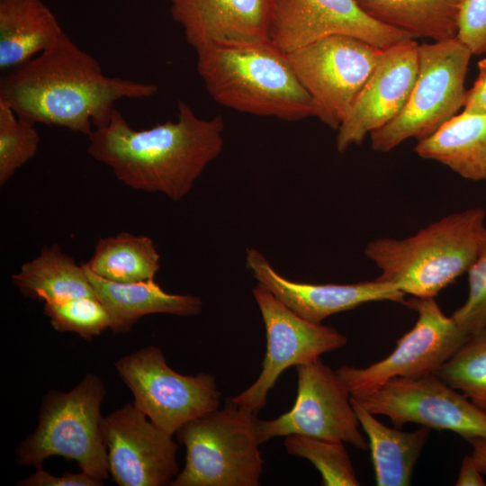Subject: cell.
Returning a JSON list of instances; mask_svg holds the SVG:
<instances>
[{"label": "cell", "mask_w": 486, "mask_h": 486, "mask_svg": "<svg viewBox=\"0 0 486 486\" xmlns=\"http://www.w3.org/2000/svg\"><path fill=\"white\" fill-rule=\"evenodd\" d=\"M158 90L152 83L105 75L65 32L0 79V100L20 118L86 136L109 122L119 100L148 98Z\"/></svg>", "instance_id": "1"}, {"label": "cell", "mask_w": 486, "mask_h": 486, "mask_svg": "<svg viewBox=\"0 0 486 486\" xmlns=\"http://www.w3.org/2000/svg\"><path fill=\"white\" fill-rule=\"evenodd\" d=\"M177 111L176 122L137 130L116 108L105 126L87 136V153L128 187L178 202L222 151L224 120L201 118L183 100Z\"/></svg>", "instance_id": "2"}, {"label": "cell", "mask_w": 486, "mask_h": 486, "mask_svg": "<svg viewBox=\"0 0 486 486\" xmlns=\"http://www.w3.org/2000/svg\"><path fill=\"white\" fill-rule=\"evenodd\" d=\"M196 55L198 74L218 104L284 121L316 117L313 101L288 53L270 40L205 48Z\"/></svg>", "instance_id": "3"}, {"label": "cell", "mask_w": 486, "mask_h": 486, "mask_svg": "<svg viewBox=\"0 0 486 486\" xmlns=\"http://www.w3.org/2000/svg\"><path fill=\"white\" fill-rule=\"evenodd\" d=\"M485 217L481 207L451 213L408 238L374 239L364 254L381 270L380 280L413 297L435 298L475 259Z\"/></svg>", "instance_id": "4"}, {"label": "cell", "mask_w": 486, "mask_h": 486, "mask_svg": "<svg viewBox=\"0 0 486 486\" xmlns=\"http://www.w3.org/2000/svg\"><path fill=\"white\" fill-rule=\"evenodd\" d=\"M257 412L226 400L222 409L184 423L176 432L185 464L171 486H258L264 461Z\"/></svg>", "instance_id": "5"}, {"label": "cell", "mask_w": 486, "mask_h": 486, "mask_svg": "<svg viewBox=\"0 0 486 486\" xmlns=\"http://www.w3.org/2000/svg\"><path fill=\"white\" fill-rule=\"evenodd\" d=\"M106 390L96 374H87L68 392L50 391L42 399L35 430L15 451L22 465L42 467L50 456L73 460L82 472L109 477L101 404Z\"/></svg>", "instance_id": "6"}, {"label": "cell", "mask_w": 486, "mask_h": 486, "mask_svg": "<svg viewBox=\"0 0 486 486\" xmlns=\"http://www.w3.org/2000/svg\"><path fill=\"white\" fill-rule=\"evenodd\" d=\"M472 56L457 38L418 45V68L409 100L392 122L370 134L374 151L389 152L408 139H426L463 108Z\"/></svg>", "instance_id": "7"}, {"label": "cell", "mask_w": 486, "mask_h": 486, "mask_svg": "<svg viewBox=\"0 0 486 486\" xmlns=\"http://www.w3.org/2000/svg\"><path fill=\"white\" fill-rule=\"evenodd\" d=\"M133 404L148 419L174 435L189 420L220 407L221 392L213 374L174 371L160 348L144 346L115 362Z\"/></svg>", "instance_id": "8"}, {"label": "cell", "mask_w": 486, "mask_h": 486, "mask_svg": "<svg viewBox=\"0 0 486 486\" xmlns=\"http://www.w3.org/2000/svg\"><path fill=\"white\" fill-rule=\"evenodd\" d=\"M405 305L418 319L391 354L365 367L343 365L336 370L351 397L361 398L395 378L434 374L471 336L442 311L435 298L411 296Z\"/></svg>", "instance_id": "9"}, {"label": "cell", "mask_w": 486, "mask_h": 486, "mask_svg": "<svg viewBox=\"0 0 486 486\" xmlns=\"http://www.w3.org/2000/svg\"><path fill=\"white\" fill-rule=\"evenodd\" d=\"M385 49L347 35H330L288 52L310 95L316 117L338 130Z\"/></svg>", "instance_id": "10"}, {"label": "cell", "mask_w": 486, "mask_h": 486, "mask_svg": "<svg viewBox=\"0 0 486 486\" xmlns=\"http://www.w3.org/2000/svg\"><path fill=\"white\" fill-rule=\"evenodd\" d=\"M252 293L266 328V352L257 379L232 400L258 412L286 369L312 363L321 355L345 346L347 338L333 327L301 317L260 284Z\"/></svg>", "instance_id": "11"}, {"label": "cell", "mask_w": 486, "mask_h": 486, "mask_svg": "<svg viewBox=\"0 0 486 486\" xmlns=\"http://www.w3.org/2000/svg\"><path fill=\"white\" fill-rule=\"evenodd\" d=\"M296 370L294 405L274 419H258L260 444L275 436L300 435L338 440L365 450L367 443L359 430L351 395L337 372L320 359Z\"/></svg>", "instance_id": "12"}, {"label": "cell", "mask_w": 486, "mask_h": 486, "mask_svg": "<svg viewBox=\"0 0 486 486\" xmlns=\"http://www.w3.org/2000/svg\"><path fill=\"white\" fill-rule=\"evenodd\" d=\"M355 400L373 414L390 418L396 428L410 422L449 430L466 440L486 436V412L435 374L395 378Z\"/></svg>", "instance_id": "13"}, {"label": "cell", "mask_w": 486, "mask_h": 486, "mask_svg": "<svg viewBox=\"0 0 486 486\" xmlns=\"http://www.w3.org/2000/svg\"><path fill=\"white\" fill-rule=\"evenodd\" d=\"M330 35H347L387 49L411 35L366 14L355 0H272L269 40L291 52Z\"/></svg>", "instance_id": "14"}, {"label": "cell", "mask_w": 486, "mask_h": 486, "mask_svg": "<svg viewBox=\"0 0 486 486\" xmlns=\"http://www.w3.org/2000/svg\"><path fill=\"white\" fill-rule=\"evenodd\" d=\"M109 472L120 486L170 485L179 472L177 444L133 403L104 418Z\"/></svg>", "instance_id": "15"}, {"label": "cell", "mask_w": 486, "mask_h": 486, "mask_svg": "<svg viewBox=\"0 0 486 486\" xmlns=\"http://www.w3.org/2000/svg\"><path fill=\"white\" fill-rule=\"evenodd\" d=\"M416 39L384 50L378 64L339 125L336 148L345 153L396 118L406 105L418 68Z\"/></svg>", "instance_id": "16"}, {"label": "cell", "mask_w": 486, "mask_h": 486, "mask_svg": "<svg viewBox=\"0 0 486 486\" xmlns=\"http://www.w3.org/2000/svg\"><path fill=\"white\" fill-rule=\"evenodd\" d=\"M247 267L257 284L301 317L317 323L326 318L372 302L405 304V293L396 284L375 278L354 284H309L289 280L270 265L256 248H248Z\"/></svg>", "instance_id": "17"}, {"label": "cell", "mask_w": 486, "mask_h": 486, "mask_svg": "<svg viewBox=\"0 0 486 486\" xmlns=\"http://www.w3.org/2000/svg\"><path fill=\"white\" fill-rule=\"evenodd\" d=\"M173 19L196 50L269 40L272 0H169Z\"/></svg>", "instance_id": "18"}, {"label": "cell", "mask_w": 486, "mask_h": 486, "mask_svg": "<svg viewBox=\"0 0 486 486\" xmlns=\"http://www.w3.org/2000/svg\"><path fill=\"white\" fill-rule=\"evenodd\" d=\"M98 300L112 318L114 334L127 333L142 317L154 313L195 316L202 308L200 297L165 292L155 280L115 283L101 278L83 265Z\"/></svg>", "instance_id": "19"}, {"label": "cell", "mask_w": 486, "mask_h": 486, "mask_svg": "<svg viewBox=\"0 0 486 486\" xmlns=\"http://www.w3.org/2000/svg\"><path fill=\"white\" fill-rule=\"evenodd\" d=\"M63 32L41 0H0V69L7 72L28 62Z\"/></svg>", "instance_id": "20"}, {"label": "cell", "mask_w": 486, "mask_h": 486, "mask_svg": "<svg viewBox=\"0 0 486 486\" xmlns=\"http://www.w3.org/2000/svg\"><path fill=\"white\" fill-rule=\"evenodd\" d=\"M414 150L464 179L486 180V115L456 114L434 134L418 140Z\"/></svg>", "instance_id": "21"}, {"label": "cell", "mask_w": 486, "mask_h": 486, "mask_svg": "<svg viewBox=\"0 0 486 486\" xmlns=\"http://www.w3.org/2000/svg\"><path fill=\"white\" fill-rule=\"evenodd\" d=\"M351 403L368 437L376 485H410L430 428L422 426L406 432L389 428L352 397Z\"/></svg>", "instance_id": "22"}, {"label": "cell", "mask_w": 486, "mask_h": 486, "mask_svg": "<svg viewBox=\"0 0 486 486\" xmlns=\"http://www.w3.org/2000/svg\"><path fill=\"white\" fill-rule=\"evenodd\" d=\"M373 19L411 35L439 41L456 37L464 0H355Z\"/></svg>", "instance_id": "23"}, {"label": "cell", "mask_w": 486, "mask_h": 486, "mask_svg": "<svg viewBox=\"0 0 486 486\" xmlns=\"http://www.w3.org/2000/svg\"><path fill=\"white\" fill-rule=\"evenodd\" d=\"M13 284L28 298L61 302L76 297L97 298L83 265L64 253L58 245L42 248L11 277ZM98 299V298H97Z\"/></svg>", "instance_id": "24"}, {"label": "cell", "mask_w": 486, "mask_h": 486, "mask_svg": "<svg viewBox=\"0 0 486 486\" xmlns=\"http://www.w3.org/2000/svg\"><path fill=\"white\" fill-rule=\"evenodd\" d=\"M159 259L149 237L121 232L99 238L92 257L83 265L105 280L136 283L154 280L160 267Z\"/></svg>", "instance_id": "25"}, {"label": "cell", "mask_w": 486, "mask_h": 486, "mask_svg": "<svg viewBox=\"0 0 486 486\" xmlns=\"http://www.w3.org/2000/svg\"><path fill=\"white\" fill-rule=\"evenodd\" d=\"M344 442L300 435H289L284 441L290 455L307 459L317 468L323 486H358L352 462Z\"/></svg>", "instance_id": "26"}, {"label": "cell", "mask_w": 486, "mask_h": 486, "mask_svg": "<svg viewBox=\"0 0 486 486\" xmlns=\"http://www.w3.org/2000/svg\"><path fill=\"white\" fill-rule=\"evenodd\" d=\"M434 374L471 400L486 396V329L472 334Z\"/></svg>", "instance_id": "27"}, {"label": "cell", "mask_w": 486, "mask_h": 486, "mask_svg": "<svg viewBox=\"0 0 486 486\" xmlns=\"http://www.w3.org/2000/svg\"><path fill=\"white\" fill-rule=\"evenodd\" d=\"M34 123L20 118L0 100V185L37 153L40 135Z\"/></svg>", "instance_id": "28"}, {"label": "cell", "mask_w": 486, "mask_h": 486, "mask_svg": "<svg viewBox=\"0 0 486 486\" xmlns=\"http://www.w3.org/2000/svg\"><path fill=\"white\" fill-rule=\"evenodd\" d=\"M43 310L54 329L77 334L87 341H91L112 326L109 311L94 297L45 302Z\"/></svg>", "instance_id": "29"}, {"label": "cell", "mask_w": 486, "mask_h": 486, "mask_svg": "<svg viewBox=\"0 0 486 486\" xmlns=\"http://www.w3.org/2000/svg\"><path fill=\"white\" fill-rule=\"evenodd\" d=\"M467 273V299L452 317L464 330L472 335L486 329V229L476 257Z\"/></svg>", "instance_id": "30"}, {"label": "cell", "mask_w": 486, "mask_h": 486, "mask_svg": "<svg viewBox=\"0 0 486 486\" xmlns=\"http://www.w3.org/2000/svg\"><path fill=\"white\" fill-rule=\"evenodd\" d=\"M456 37L472 55L486 53V0H464Z\"/></svg>", "instance_id": "31"}, {"label": "cell", "mask_w": 486, "mask_h": 486, "mask_svg": "<svg viewBox=\"0 0 486 486\" xmlns=\"http://www.w3.org/2000/svg\"><path fill=\"white\" fill-rule=\"evenodd\" d=\"M104 481L85 472H65L60 476L52 475L42 467L36 468L34 473L20 481L18 486H101Z\"/></svg>", "instance_id": "32"}, {"label": "cell", "mask_w": 486, "mask_h": 486, "mask_svg": "<svg viewBox=\"0 0 486 486\" xmlns=\"http://www.w3.org/2000/svg\"><path fill=\"white\" fill-rule=\"evenodd\" d=\"M478 69L472 87L466 91L462 112L486 115V58L478 62Z\"/></svg>", "instance_id": "33"}, {"label": "cell", "mask_w": 486, "mask_h": 486, "mask_svg": "<svg viewBox=\"0 0 486 486\" xmlns=\"http://www.w3.org/2000/svg\"><path fill=\"white\" fill-rule=\"evenodd\" d=\"M456 486H484L486 483L471 455L463 459L460 472L455 482Z\"/></svg>", "instance_id": "34"}, {"label": "cell", "mask_w": 486, "mask_h": 486, "mask_svg": "<svg viewBox=\"0 0 486 486\" xmlns=\"http://www.w3.org/2000/svg\"><path fill=\"white\" fill-rule=\"evenodd\" d=\"M467 441L472 446V458L479 471L486 475V436H473Z\"/></svg>", "instance_id": "35"}, {"label": "cell", "mask_w": 486, "mask_h": 486, "mask_svg": "<svg viewBox=\"0 0 486 486\" xmlns=\"http://www.w3.org/2000/svg\"><path fill=\"white\" fill-rule=\"evenodd\" d=\"M478 407L486 412V396L472 400Z\"/></svg>", "instance_id": "36"}]
</instances>
